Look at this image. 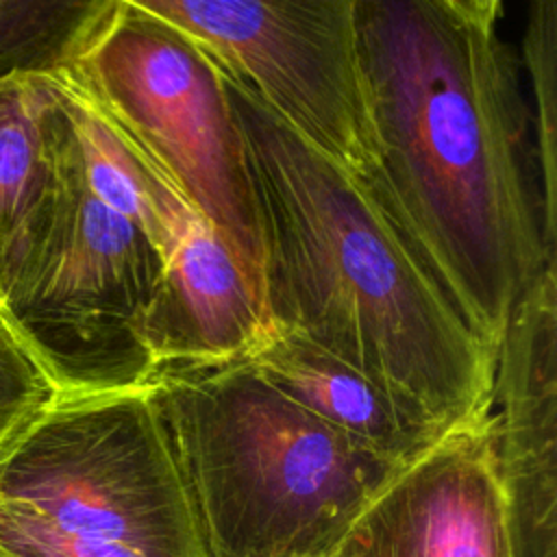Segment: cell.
<instances>
[{
	"instance_id": "6da1fadb",
	"label": "cell",
	"mask_w": 557,
	"mask_h": 557,
	"mask_svg": "<svg viewBox=\"0 0 557 557\" xmlns=\"http://www.w3.org/2000/svg\"><path fill=\"white\" fill-rule=\"evenodd\" d=\"M498 0H355L374 163L363 191L479 342L557 265L529 98Z\"/></svg>"
},
{
	"instance_id": "7a4b0ae2",
	"label": "cell",
	"mask_w": 557,
	"mask_h": 557,
	"mask_svg": "<svg viewBox=\"0 0 557 557\" xmlns=\"http://www.w3.org/2000/svg\"><path fill=\"white\" fill-rule=\"evenodd\" d=\"M222 76L255 202L270 324L361 372L435 435L492 411L496 355L361 183Z\"/></svg>"
},
{
	"instance_id": "3957f363",
	"label": "cell",
	"mask_w": 557,
	"mask_h": 557,
	"mask_svg": "<svg viewBox=\"0 0 557 557\" xmlns=\"http://www.w3.org/2000/svg\"><path fill=\"white\" fill-rule=\"evenodd\" d=\"M150 387L207 557H331L403 468L300 407L248 359L159 372Z\"/></svg>"
},
{
	"instance_id": "277c9868",
	"label": "cell",
	"mask_w": 557,
	"mask_h": 557,
	"mask_svg": "<svg viewBox=\"0 0 557 557\" xmlns=\"http://www.w3.org/2000/svg\"><path fill=\"white\" fill-rule=\"evenodd\" d=\"M0 557H207L150 385L59 394L0 455Z\"/></svg>"
},
{
	"instance_id": "5b68a950",
	"label": "cell",
	"mask_w": 557,
	"mask_h": 557,
	"mask_svg": "<svg viewBox=\"0 0 557 557\" xmlns=\"http://www.w3.org/2000/svg\"><path fill=\"white\" fill-rule=\"evenodd\" d=\"M57 78L170 178L224 239L261 296L255 202L215 61L137 0H113L85 50Z\"/></svg>"
},
{
	"instance_id": "8992f818",
	"label": "cell",
	"mask_w": 557,
	"mask_h": 557,
	"mask_svg": "<svg viewBox=\"0 0 557 557\" xmlns=\"http://www.w3.org/2000/svg\"><path fill=\"white\" fill-rule=\"evenodd\" d=\"M165 263L141 226L89 189L67 117L48 226L0 300L59 394L150 385L146 320Z\"/></svg>"
},
{
	"instance_id": "52a82bcc",
	"label": "cell",
	"mask_w": 557,
	"mask_h": 557,
	"mask_svg": "<svg viewBox=\"0 0 557 557\" xmlns=\"http://www.w3.org/2000/svg\"><path fill=\"white\" fill-rule=\"evenodd\" d=\"M185 30L285 126L363 178L374 163L355 0H137Z\"/></svg>"
},
{
	"instance_id": "ba28073f",
	"label": "cell",
	"mask_w": 557,
	"mask_h": 557,
	"mask_svg": "<svg viewBox=\"0 0 557 557\" xmlns=\"http://www.w3.org/2000/svg\"><path fill=\"white\" fill-rule=\"evenodd\" d=\"M331 557H511L494 411L446 431L403 466Z\"/></svg>"
},
{
	"instance_id": "9c48e42d",
	"label": "cell",
	"mask_w": 557,
	"mask_h": 557,
	"mask_svg": "<svg viewBox=\"0 0 557 557\" xmlns=\"http://www.w3.org/2000/svg\"><path fill=\"white\" fill-rule=\"evenodd\" d=\"M270 331L257 287L224 239L198 218L168 257L146 320L154 376L248 359Z\"/></svg>"
},
{
	"instance_id": "30bf717a",
	"label": "cell",
	"mask_w": 557,
	"mask_h": 557,
	"mask_svg": "<svg viewBox=\"0 0 557 557\" xmlns=\"http://www.w3.org/2000/svg\"><path fill=\"white\" fill-rule=\"evenodd\" d=\"M65 133L52 78L0 83V300L48 226Z\"/></svg>"
},
{
	"instance_id": "8fae6325",
	"label": "cell",
	"mask_w": 557,
	"mask_h": 557,
	"mask_svg": "<svg viewBox=\"0 0 557 557\" xmlns=\"http://www.w3.org/2000/svg\"><path fill=\"white\" fill-rule=\"evenodd\" d=\"M248 361L300 407L392 463H411L442 437L407 418L361 372L296 333L272 326Z\"/></svg>"
},
{
	"instance_id": "7c38bea8",
	"label": "cell",
	"mask_w": 557,
	"mask_h": 557,
	"mask_svg": "<svg viewBox=\"0 0 557 557\" xmlns=\"http://www.w3.org/2000/svg\"><path fill=\"white\" fill-rule=\"evenodd\" d=\"M70 117L78 161L89 189L111 209L141 226L165 261L200 218L170 178L144 157L98 109L59 78H52Z\"/></svg>"
},
{
	"instance_id": "4fadbf2b",
	"label": "cell",
	"mask_w": 557,
	"mask_h": 557,
	"mask_svg": "<svg viewBox=\"0 0 557 557\" xmlns=\"http://www.w3.org/2000/svg\"><path fill=\"white\" fill-rule=\"evenodd\" d=\"M111 7L113 0H0V83L63 74Z\"/></svg>"
},
{
	"instance_id": "5bb4252c",
	"label": "cell",
	"mask_w": 557,
	"mask_h": 557,
	"mask_svg": "<svg viewBox=\"0 0 557 557\" xmlns=\"http://www.w3.org/2000/svg\"><path fill=\"white\" fill-rule=\"evenodd\" d=\"M522 63L529 78L535 148L542 194L548 215L557 222V2L529 4L522 35Z\"/></svg>"
},
{
	"instance_id": "9a60e30c",
	"label": "cell",
	"mask_w": 557,
	"mask_h": 557,
	"mask_svg": "<svg viewBox=\"0 0 557 557\" xmlns=\"http://www.w3.org/2000/svg\"><path fill=\"white\" fill-rule=\"evenodd\" d=\"M59 398L37 355L0 305V455L13 446Z\"/></svg>"
}]
</instances>
